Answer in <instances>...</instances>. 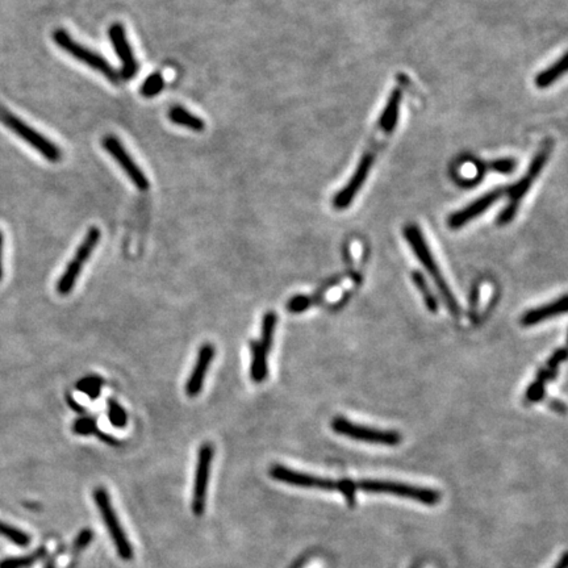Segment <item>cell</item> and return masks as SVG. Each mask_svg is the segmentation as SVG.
Here are the masks:
<instances>
[{"instance_id": "cell-33", "label": "cell", "mask_w": 568, "mask_h": 568, "mask_svg": "<svg viewBox=\"0 0 568 568\" xmlns=\"http://www.w3.org/2000/svg\"><path fill=\"white\" fill-rule=\"evenodd\" d=\"M3 247H4V237L0 230V282L3 280Z\"/></svg>"}, {"instance_id": "cell-8", "label": "cell", "mask_w": 568, "mask_h": 568, "mask_svg": "<svg viewBox=\"0 0 568 568\" xmlns=\"http://www.w3.org/2000/svg\"><path fill=\"white\" fill-rule=\"evenodd\" d=\"M94 500L98 506L100 516L103 522L110 533V536L114 542L116 552L120 555L121 559L130 560L133 558V549L130 545L129 539L125 534L124 529L121 528V523L117 519V515L114 512V506L111 503L108 491L106 488L98 487L94 491Z\"/></svg>"}, {"instance_id": "cell-22", "label": "cell", "mask_w": 568, "mask_h": 568, "mask_svg": "<svg viewBox=\"0 0 568 568\" xmlns=\"http://www.w3.org/2000/svg\"><path fill=\"white\" fill-rule=\"evenodd\" d=\"M412 280H413L416 288L421 293L423 303H425L428 310L436 313L439 308V299L436 297V295L430 290V287H429V284H428V282H426V279H425V276H423L421 271L415 270L412 273Z\"/></svg>"}, {"instance_id": "cell-6", "label": "cell", "mask_w": 568, "mask_h": 568, "mask_svg": "<svg viewBox=\"0 0 568 568\" xmlns=\"http://www.w3.org/2000/svg\"><path fill=\"white\" fill-rule=\"evenodd\" d=\"M357 489H362L371 493H388L409 500H415L426 505H436L441 500V495L437 491L430 488L416 487L406 483L390 482V480H369L363 479L356 483Z\"/></svg>"}, {"instance_id": "cell-18", "label": "cell", "mask_w": 568, "mask_h": 568, "mask_svg": "<svg viewBox=\"0 0 568 568\" xmlns=\"http://www.w3.org/2000/svg\"><path fill=\"white\" fill-rule=\"evenodd\" d=\"M250 378L254 383H263L269 375V353L260 345V341H250Z\"/></svg>"}, {"instance_id": "cell-2", "label": "cell", "mask_w": 568, "mask_h": 568, "mask_svg": "<svg viewBox=\"0 0 568 568\" xmlns=\"http://www.w3.org/2000/svg\"><path fill=\"white\" fill-rule=\"evenodd\" d=\"M552 150H554V140L546 138L541 144L539 149L536 150V153L529 163V167L525 171V174L516 183H513L510 186H506L508 204L504 207L503 211L500 212L499 216H497L496 223H497L499 227L508 225L516 217L522 199L529 193V190L532 188L534 182L541 175L543 167L546 166V163L549 162Z\"/></svg>"}, {"instance_id": "cell-21", "label": "cell", "mask_w": 568, "mask_h": 568, "mask_svg": "<svg viewBox=\"0 0 568 568\" xmlns=\"http://www.w3.org/2000/svg\"><path fill=\"white\" fill-rule=\"evenodd\" d=\"M276 324H277V314L274 310H269L267 313H264L262 319V326H260V343L267 353L271 351L273 345H274Z\"/></svg>"}, {"instance_id": "cell-1", "label": "cell", "mask_w": 568, "mask_h": 568, "mask_svg": "<svg viewBox=\"0 0 568 568\" xmlns=\"http://www.w3.org/2000/svg\"><path fill=\"white\" fill-rule=\"evenodd\" d=\"M406 84V78L402 77L396 83L395 88L391 91L390 97L387 99V103L371 134L370 143L362 153L354 173L351 174L349 182L342 187L341 191L333 197V207L336 210L342 211L351 206V203L357 197L371 173L378 153L384 147L387 140L396 129L400 117V108L404 97Z\"/></svg>"}, {"instance_id": "cell-38", "label": "cell", "mask_w": 568, "mask_h": 568, "mask_svg": "<svg viewBox=\"0 0 568 568\" xmlns=\"http://www.w3.org/2000/svg\"><path fill=\"white\" fill-rule=\"evenodd\" d=\"M303 563H304V559H301V560H299L293 568H301L303 567Z\"/></svg>"}, {"instance_id": "cell-37", "label": "cell", "mask_w": 568, "mask_h": 568, "mask_svg": "<svg viewBox=\"0 0 568 568\" xmlns=\"http://www.w3.org/2000/svg\"><path fill=\"white\" fill-rule=\"evenodd\" d=\"M44 568H55V563H54V560H53V559H49V560L45 563V567Z\"/></svg>"}, {"instance_id": "cell-32", "label": "cell", "mask_w": 568, "mask_h": 568, "mask_svg": "<svg viewBox=\"0 0 568 568\" xmlns=\"http://www.w3.org/2000/svg\"><path fill=\"white\" fill-rule=\"evenodd\" d=\"M92 536H94V534H92V532L90 529L82 530L81 533L78 534V536L75 538V541H74V549L77 552L84 549L92 541Z\"/></svg>"}, {"instance_id": "cell-9", "label": "cell", "mask_w": 568, "mask_h": 568, "mask_svg": "<svg viewBox=\"0 0 568 568\" xmlns=\"http://www.w3.org/2000/svg\"><path fill=\"white\" fill-rule=\"evenodd\" d=\"M332 429L343 437L362 441L373 445L383 446H397L402 443L403 437L396 430H382L365 425H358L349 421L345 417H334L332 421Z\"/></svg>"}, {"instance_id": "cell-12", "label": "cell", "mask_w": 568, "mask_h": 568, "mask_svg": "<svg viewBox=\"0 0 568 568\" xmlns=\"http://www.w3.org/2000/svg\"><path fill=\"white\" fill-rule=\"evenodd\" d=\"M505 195H506V186L489 190L484 195L478 197L465 208L450 214L447 219V225L450 229H460L467 225L473 219L487 212L495 203H497Z\"/></svg>"}, {"instance_id": "cell-35", "label": "cell", "mask_w": 568, "mask_h": 568, "mask_svg": "<svg viewBox=\"0 0 568 568\" xmlns=\"http://www.w3.org/2000/svg\"><path fill=\"white\" fill-rule=\"evenodd\" d=\"M552 408L555 409V412H560V413H565V410H566V406L565 404H562V403H559V402H554L552 404Z\"/></svg>"}, {"instance_id": "cell-30", "label": "cell", "mask_w": 568, "mask_h": 568, "mask_svg": "<svg viewBox=\"0 0 568 568\" xmlns=\"http://www.w3.org/2000/svg\"><path fill=\"white\" fill-rule=\"evenodd\" d=\"M482 167L484 169V171L491 170L500 174H510L516 167V161L513 158H500L492 162L484 163Z\"/></svg>"}, {"instance_id": "cell-39", "label": "cell", "mask_w": 568, "mask_h": 568, "mask_svg": "<svg viewBox=\"0 0 568 568\" xmlns=\"http://www.w3.org/2000/svg\"><path fill=\"white\" fill-rule=\"evenodd\" d=\"M413 568H419V567H417V566H415V567H413Z\"/></svg>"}, {"instance_id": "cell-7", "label": "cell", "mask_w": 568, "mask_h": 568, "mask_svg": "<svg viewBox=\"0 0 568 568\" xmlns=\"http://www.w3.org/2000/svg\"><path fill=\"white\" fill-rule=\"evenodd\" d=\"M100 237H101V232H100L98 227H92L88 229L86 237L83 238V241L75 251V256L73 257V260L69 262L64 274L58 279L57 291L60 295L66 296L74 290V287L77 284V280L81 276L82 270H83L86 262L90 260L92 251L98 246Z\"/></svg>"}, {"instance_id": "cell-20", "label": "cell", "mask_w": 568, "mask_h": 568, "mask_svg": "<svg viewBox=\"0 0 568 568\" xmlns=\"http://www.w3.org/2000/svg\"><path fill=\"white\" fill-rule=\"evenodd\" d=\"M167 116H169L170 121L174 123L175 125H180V127H184V128L194 130V132H203L206 129V123L201 117L191 114L190 111H187L186 108H183L180 106H174L169 111Z\"/></svg>"}, {"instance_id": "cell-29", "label": "cell", "mask_w": 568, "mask_h": 568, "mask_svg": "<svg viewBox=\"0 0 568 568\" xmlns=\"http://www.w3.org/2000/svg\"><path fill=\"white\" fill-rule=\"evenodd\" d=\"M313 301H316L313 296H307V295L293 296L287 303V310L291 313H303L313 304Z\"/></svg>"}, {"instance_id": "cell-11", "label": "cell", "mask_w": 568, "mask_h": 568, "mask_svg": "<svg viewBox=\"0 0 568 568\" xmlns=\"http://www.w3.org/2000/svg\"><path fill=\"white\" fill-rule=\"evenodd\" d=\"M103 147L111 154L116 162L120 164L123 171L129 177L132 183L140 190V191H147L150 187L149 179L143 173L140 166L133 161L130 157L128 150L120 143V140L114 134H107L101 140Z\"/></svg>"}, {"instance_id": "cell-15", "label": "cell", "mask_w": 568, "mask_h": 568, "mask_svg": "<svg viewBox=\"0 0 568 568\" xmlns=\"http://www.w3.org/2000/svg\"><path fill=\"white\" fill-rule=\"evenodd\" d=\"M216 357V347L213 343H204L200 346L199 351H197V357H196L195 365L194 369L190 373L187 383H186V395L188 397H196L201 393L204 383H206V378L207 373L210 371L213 359Z\"/></svg>"}, {"instance_id": "cell-13", "label": "cell", "mask_w": 568, "mask_h": 568, "mask_svg": "<svg viewBox=\"0 0 568 568\" xmlns=\"http://www.w3.org/2000/svg\"><path fill=\"white\" fill-rule=\"evenodd\" d=\"M270 476L277 482L301 488H317L324 491H336L340 489V482L314 476L310 473H304L300 471L288 469L282 465H274L270 469Z\"/></svg>"}, {"instance_id": "cell-31", "label": "cell", "mask_w": 568, "mask_h": 568, "mask_svg": "<svg viewBox=\"0 0 568 568\" xmlns=\"http://www.w3.org/2000/svg\"><path fill=\"white\" fill-rule=\"evenodd\" d=\"M343 496L346 497V500L349 504L353 506L356 504V492H357V486L356 482L351 480H340V489Z\"/></svg>"}, {"instance_id": "cell-28", "label": "cell", "mask_w": 568, "mask_h": 568, "mask_svg": "<svg viewBox=\"0 0 568 568\" xmlns=\"http://www.w3.org/2000/svg\"><path fill=\"white\" fill-rule=\"evenodd\" d=\"M71 430L74 434H78V436H92V434L100 433L97 420L88 416L75 420L71 426Z\"/></svg>"}, {"instance_id": "cell-24", "label": "cell", "mask_w": 568, "mask_h": 568, "mask_svg": "<svg viewBox=\"0 0 568 568\" xmlns=\"http://www.w3.org/2000/svg\"><path fill=\"white\" fill-rule=\"evenodd\" d=\"M103 386H104L103 378H100L98 375H87L82 378L81 380L77 383V390L84 393L88 399L95 400L100 396Z\"/></svg>"}, {"instance_id": "cell-25", "label": "cell", "mask_w": 568, "mask_h": 568, "mask_svg": "<svg viewBox=\"0 0 568 568\" xmlns=\"http://www.w3.org/2000/svg\"><path fill=\"white\" fill-rule=\"evenodd\" d=\"M108 420L117 429H124L128 425V413L114 399H110L108 403Z\"/></svg>"}, {"instance_id": "cell-27", "label": "cell", "mask_w": 568, "mask_h": 568, "mask_svg": "<svg viewBox=\"0 0 568 568\" xmlns=\"http://www.w3.org/2000/svg\"><path fill=\"white\" fill-rule=\"evenodd\" d=\"M164 87V79L161 73H153L149 75L144 84L141 86V94L145 98H154L157 97Z\"/></svg>"}, {"instance_id": "cell-14", "label": "cell", "mask_w": 568, "mask_h": 568, "mask_svg": "<svg viewBox=\"0 0 568 568\" xmlns=\"http://www.w3.org/2000/svg\"><path fill=\"white\" fill-rule=\"evenodd\" d=\"M108 34L114 51L121 61V73L119 75L124 81H130L138 71V62L133 54L125 28L123 24L114 23V25H111Z\"/></svg>"}, {"instance_id": "cell-34", "label": "cell", "mask_w": 568, "mask_h": 568, "mask_svg": "<svg viewBox=\"0 0 568 568\" xmlns=\"http://www.w3.org/2000/svg\"><path fill=\"white\" fill-rule=\"evenodd\" d=\"M567 563L568 555L567 554H563V555H562V558H560V560L555 565V567L554 568H567Z\"/></svg>"}, {"instance_id": "cell-5", "label": "cell", "mask_w": 568, "mask_h": 568, "mask_svg": "<svg viewBox=\"0 0 568 568\" xmlns=\"http://www.w3.org/2000/svg\"><path fill=\"white\" fill-rule=\"evenodd\" d=\"M0 120L4 123V125L8 129L12 130L17 134L23 141H25L29 147H32L36 151H38L45 160L49 162H60L62 158V153L60 147L54 143L49 141L45 136H42L40 132L33 129L27 123L20 120L15 116L5 110H0Z\"/></svg>"}, {"instance_id": "cell-4", "label": "cell", "mask_w": 568, "mask_h": 568, "mask_svg": "<svg viewBox=\"0 0 568 568\" xmlns=\"http://www.w3.org/2000/svg\"><path fill=\"white\" fill-rule=\"evenodd\" d=\"M53 40L61 49L67 51L77 61L97 70L108 81L112 82L114 84L120 82V75L116 73V70L104 57H101L97 51L81 45L78 41H75L69 33L66 32L65 29H61V28L55 29L53 32Z\"/></svg>"}, {"instance_id": "cell-16", "label": "cell", "mask_w": 568, "mask_h": 568, "mask_svg": "<svg viewBox=\"0 0 568 568\" xmlns=\"http://www.w3.org/2000/svg\"><path fill=\"white\" fill-rule=\"evenodd\" d=\"M567 358V350L566 347L558 349L554 354H552L549 362L546 363L545 367H542L539 370V373L536 375V379L530 384L529 390L525 395V399L528 400V403H538L543 399L545 396V386L555 378V375L558 373V369L560 366L562 362H565Z\"/></svg>"}, {"instance_id": "cell-26", "label": "cell", "mask_w": 568, "mask_h": 568, "mask_svg": "<svg viewBox=\"0 0 568 568\" xmlns=\"http://www.w3.org/2000/svg\"><path fill=\"white\" fill-rule=\"evenodd\" d=\"M0 536L7 538L8 541H11L12 543H15L17 546H28L31 543V536H28L27 533H24L23 530H18L16 528L1 522L0 521Z\"/></svg>"}, {"instance_id": "cell-23", "label": "cell", "mask_w": 568, "mask_h": 568, "mask_svg": "<svg viewBox=\"0 0 568 568\" xmlns=\"http://www.w3.org/2000/svg\"><path fill=\"white\" fill-rule=\"evenodd\" d=\"M47 555V549L40 547L32 554L23 555V556H15V558H5L0 562V568H29L36 565L38 560H41Z\"/></svg>"}, {"instance_id": "cell-36", "label": "cell", "mask_w": 568, "mask_h": 568, "mask_svg": "<svg viewBox=\"0 0 568 568\" xmlns=\"http://www.w3.org/2000/svg\"><path fill=\"white\" fill-rule=\"evenodd\" d=\"M67 403H69V406H71L73 409H75L77 412H83V409H82L81 406H78L69 395H67Z\"/></svg>"}, {"instance_id": "cell-17", "label": "cell", "mask_w": 568, "mask_h": 568, "mask_svg": "<svg viewBox=\"0 0 568 568\" xmlns=\"http://www.w3.org/2000/svg\"><path fill=\"white\" fill-rule=\"evenodd\" d=\"M566 310H567V295H562L559 299L552 300L549 304L530 309L526 313H523L521 319V324L522 326H534L546 320L565 314Z\"/></svg>"}, {"instance_id": "cell-19", "label": "cell", "mask_w": 568, "mask_h": 568, "mask_svg": "<svg viewBox=\"0 0 568 568\" xmlns=\"http://www.w3.org/2000/svg\"><path fill=\"white\" fill-rule=\"evenodd\" d=\"M567 70V53H563L560 58H558L552 66L542 70L534 79V84L538 88H547L559 78L566 74Z\"/></svg>"}, {"instance_id": "cell-3", "label": "cell", "mask_w": 568, "mask_h": 568, "mask_svg": "<svg viewBox=\"0 0 568 568\" xmlns=\"http://www.w3.org/2000/svg\"><path fill=\"white\" fill-rule=\"evenodd\" d=\"M404 237L409 246L413 249L417 260H420L422 266L425 267V270L428 271V274L430 277L434 280V284L437 286L439 293L446 304V307L449 309V312L454 316V317H459L460 314V307L458 304V300L455 299L454 293H452V290L449 288L446 280L443 275L439 271V264L434 260L428 243L422 234V230L417 227L416 224H408L404 227Z\"/></svg>"}, {"instance_id": "cell-10", "label": "cell", "mask_w": 568, "mask_h": 568, "mask_svg": "<svg viewBox=\"0 0 568 568\" xmlns=\"http://www.w3.org/2000/svg\"><path fill=\"white\" fill-rule=\"evenodd\" d=\"M214 456V447L210 442L203 443L199 447L196 460L195 479L193 491V512L195 516H201L206 509L207 489L211 475L212 462Z\"/></svg>"}]
</instances>
